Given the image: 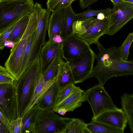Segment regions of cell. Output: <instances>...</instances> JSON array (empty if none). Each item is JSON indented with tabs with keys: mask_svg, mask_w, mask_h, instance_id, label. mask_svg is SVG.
<instances>
[{
	"mask_svg": "<svg viewBox=\"0 0 133 133\" xmlns=\"http://www.w3.org/2000/svg\"><path fill=\"white\" fill-rule=\"evenodd\" d=\"M41 72L39 55L33 60L19 79L14 83L17 118H22L31 100L37 80Z\"/></svg>",
	"mask_w": 133,
	"mask_h": 133,
	"instance_id": "2",
	"label": "cell"
},
{
	"mask_svg": "<svg viewBox=\"0 0 133 133\" xmlns=\"http://www.w3.org/2000/svg\"><path fill=\"white\" fill-rule=\"evenodd\" d=\"M86 127L90 133H123L124 131L118 129L106 124L91 121L86 124Z\"/></svg>",
	"mask_w": 133,
	"mask_h": 133,
	"instance_id": "24",
	"label": "cell"
},
{
	"mask_svg": "<svg viewBox=\"0 0 133 133\" xmlns=\"http://www.w3.org/2000/svg\"><path fill=\"white\" fill-rule=\"evenodd\" d=\"M112 9L109 8L101 10H93L89 9L85 11L75 14V21L82 20L89 18L97 16L99 14L102 13L107 17Z\"/></svg>",
	"mask_w": 133,
	"mask_h": 133,
	"instance_id": "29",
	"label": "cell"
},
{
	"mask_svg": "<svg viewBox=\"0 0 133 133\" xmlns=\"http://www.w3.org/2000/svg\"><path fill=\"white\" fill-rule=\"evenodd\" d=\"M36 29L29 35L26 43L23 58L21 75L33 61V44Z\"/></svg>",
	"mask_w": 133,
	"mask_h": 133,
	"instance_id": "23",
	"label": "cell"
},
{
	"mask_svg": "<svg viewBox=\"0 0 133 133\" xmlns=\"http://www.w3.org/2000/svg\"><path fill=\"white\" fill-rule=\"evenodd\" d=\"M59 90L56 81L47 89L36 105L42 111L52 110L55 106Z\"/></svg>",
	"mask_w": 133,
	"mask_h": 133,
	"instance_id": "14",
	"label": "cell"
},
{
	"mask_svg": "<svg viewBox=\"0 0 133 133\" xmlns=\"http://www.w3.org/2000/svg\"><path fill=\"white\" fill-rule=\"evenodd\" d=\"M62 56L55 58L42 72L45 81H49L53 79L58 75V67Z\"/></svg>",
	"mask_w": 133,
	"mask_h": 133,
	"instance_id": "26",
	"label": "cell"
},
{
	"mask_svg": "<svg viewBox=\"0 0 133 133\" xmlns=\"http://www.w3.org/2000/svg\"><path fill=\"white\" fill-rule=\"evenodd\" d=\"M98 0H79V4L82 9L84 10Z\"/></svg>",
	"mask_w": 133,
	"mask_h": 133,
	"instance_id": "36",
	"label": "cell"
},
{
	"mask_svg": "<svg viewBox=\"0 0 133 133\" xmlns=\"http://www.w3.org/2000/svg\"><path fill=\"white\" fill-rule=\"evenodd\" d=\"M34 11L36 16L37 27L33 42V60L39 54L42 47L46 42L45 37L50 13L47 9L43 8L38 2L34 4Z\"/></svg>",
	"mask_w": 133,
	"mask_h": 133,
	"instance_id": "8",
	"label": "cell"
},
{
	"mask_svg": "<svg viewBox=\"0 0 133 133\" xmlns=\"http://www.w3.org/2000/svg\"><path fill=\"white\" fill-rule=\"evenodd\" d=\"M0 110L10 122L17 118V106L14 84L1 102Z\"/></svg>",
	"mask_w": 133,
	"mask_h": 133,
	"instance_id": "15",
	"label": "cell"
},
{
	"mask_svg": "<svg viewBox=\"0 0 133 133\" xmlns=\"http://www.w3.org/2000/svg\"><path fill=\"white\" fill-rule=\"evenodd\" d=\"M96 44L98 50L95 55L97 63L87 79L95 77L99 84L104 86L112 78L133 75V60L122 59L120 46H112L106 49L99 41Z\"/></svg>",
	"mask_w": 133,
	"mask_h": 133,
	"instance_id": "1",
	"label": "cell"
},
{
	"mask_svg": "<svg viewBox=\"0 0 133 133\" xmlns=\"http://www.w3.org/2000/svg\"><path fill=\"white\" fill-rule=\"evenodd\" d=\"M75 14L71 5L66 8L62 37L67 36L72 32V25L75 21Z\"/></svg>",
	"mask_w": 133,
	"mask_h": 133,
	"instance_id": "27",
	"label": "cell"
},
{
	"mask_svg": "<svg viewBox=\"0 0 133 133\" xmlns=\"http://www.w3.org/2000/svg\"><path fill=\"white\" fill-rule=\"evenodd\" d=\"M133 41V33L129 34L122 45L120 46L121 58L124 61H128L130 48Z\"/></svg>",
	"mask_w": 133,
	"mask_h": 133,
	"instance_id": "31",
	"label": "cell"
},
{
	"mask_svg": "<svg viewBox=\"0 0 133 133\" xmlns=\"http://www.w3.org/2000/svg\"><path fill=\"white\" fill-rule=\"evenodd\" d=\"M121 103L130 130L133 133V94L124 93L121 97Z\"/></svg>",
	"mask_w": 133,
	"mask_h": 133,
	"instance_id": "21",
	"label": "cell"
},
{
	"mask_svg": "<svg viewBox=\"0 0 133 133\" xmlns=\"http://www.w3.org/2000/svg\"><path fill=\"white\" fill-rule=\"evenodd\" d=\"M91 121L102 123L124 131L128 123L122 109L118 108L105 111L95 117H92Z\"/></svg>",
	"mask_w": 133,
	"mask_h": 133,
	"instance_id": "12",
	"label": "cell"
},
{
	"mask_svg": "<svg viewBox=\"0 0 133 133\" xmlns=\"http://www.w3.org/2000/svg\"><path fill=\"white\" fill-rule=\"evenodd\" d=\"M86 101L85 91L82 90L71 94L54 108L53 111L61 108L65 109L67 112L73 111L81 107Z\"/></svg>",
	"mask_w": 133,
	"mask_h": 133,
	"instance_id": "18",
	"label": "cell"
},
{
	"mask_svg": "<svg viewBox=\"0 0 133 133\" xmlns=\"http://www.w3.org/2000/svg\"><path fill=\"white\" fill-rule=\"evenodd\" d=\"M52 42L57 43H61L63 42V39L61 36L56 34L54 35L51 38L50 40Z\"/></svg>",
	"mask_w": 133,
	"mask_h": 133,
	"instance_id": "38",
	"label": "cell"
},
{
	"mask_svg": "<svg viewBox=\"0 0 133 133\" xmlns=\"http://www.w3.org/2000/svg\"><path fill=\"white\" fill-rule=\"evenodd\" d=\"M60 71V69L59 68L57 75L53 79L48 82L45 81L42 73L41 72L37 80L31 100L26 111L25 114L37 104L49 88L57 81Z\"/></svg>",
	"mask_w": 133,
	"mask_h": 133,
	"instance_id": "17",
	"label": "cell"
},
{
	"mask_svg": "<svg viewBox=\"0 0 133 133\" xmlns=\"http://www.w3.org/2000/svg\"><path fill=\"white\" fill-rule=\"evenodd\" d=\"M16 22L0 32V50H3L5 47V43L9 40Z\"/></svg>",
	"mask_w": 133,
	"mask_h": 133,
	"instance_id": "33",
	"label": "cell"
},
{
	"mask_svg": "<svg viewBox=\"0 0 133 133\" xmlns=\"http://www.w3.org/2000/svg\"><path fill=\"white\" fill-rule=\"evenodd\" d=\"M66 125L63 133H90L86 127V123L81 119L63 118Z\"/></svg>",
	"mask_w": 133,
	"mask_h": 133,
	"instance_id": "22",
	"label": "cell"
},
{
	"mask_svg": "<svg viewBox=\"0 0 133 133\" xmlns=\"http://www.w3.org/2000/svg\"><path fill=\"white\" fill-rule=\"evenodd\" d=\"M0 119L6 126L10 133V130L9 127L10 122L0 110Z\"/></svg>",
	"mask_w": 133,
	"mask_h": 133,
	"instance_id": "37",
	"label": "cell"
},
{
	"mask_svg": "<svg viewBox=\"0 0 133 133\" xmlns=\"http://www.w3.org/2000/svg\"><path fill=\"white\" fill-rule=\"evenodd\" d=\"M75 0H48L47 9L50 12H54L70 5Z\"/></svg>",
	"mask_w": 133,
	"mask_h": 133,
	"instance_id": "28",
	"label": "cell"
},
{
	"mask_svg": "<svg viewBox=\"0 0 133 133\" xmlns=\"http://www.w3.org/2000/svg\"><path fill=\"white\" fill-rule=\"evenodd\" d=\"M37 27L36 16L34 11L30 15L28 25L23 34L11 48L9 56L4 64L5 67L15 78V81H17L21 75L23 58L27 39Z\"/></svg>",
	"mask_w": 133,
	"mask_h": 133,
	"instance_id": "4",
	"label": "cell"
},
{
	"mask_svg": "<svg viewBox=\"0 0 133 133\" xmlns=\"http://www.w3.org/2000/svg\"><path fill=\"white\" fill-rule=\"evenodd\" d=\"M15 79L5 67L0 65V84H14Z\"/></svg>",
	"mask_w": 133,
	"mask_h": 133,
	"instance_id": "32",
	"label": "cell"
},
{
	"mask_svg": "<svg viewBox=\"0 0 133 133\" xmlns=\"http://www.w3.org/2000/svg\"><path fill=\"white\" fill-rule=\"evenodd\" d=\"M109 23L108 18L99 20L94 17L75 21L72 32L90 45L96 44L101 36L106 34Z\"/></svg>",
	"mask_w": 133,
	"mask_h": 133,
	"instance_id": "5",
	"label": "cell"
},
{
	"mask_svg": "<svg viewBox=\"0 0 133 133\" xmlns=\"http://www.w3.org/2000/svg\"><path fill=\"white\" fill-rule=\"evenodd\" d=\"M14 84H0V102L4 98L6 94L11 90Z\"/></svg>",
	"mask_w": 133,
	"mask_h": 133,
	"instance_id": "35",
	"label": "cell"
},
{
	"mask_svg": "<svg viewBox=\"0 0 133 133\" xmlns=\"http://www.w3.org/2000/svg\"><path fill=\"white\" fill-rule=\"evenodd\" d=\"M113 4L124 3L126 2L123 0H110Z\"/></svg>",
	"mask_w": 133,
	"mask_h": 133,
	"instance_id": "43",
	"label": "cell"
},
{
	"mask_svg": "<svg viewBox=\"0 0 133 133\" xmlns=\"http://www.w3.org/2000/svg\"><path fill=\"white\" fill-rule=\"evenodd\" d=\"M103 86L99 84L85 91L86 101L90 106L92 117L105 111L118 108Z\"/></svg>",
	"mask_w": 133,
	"mask_h": 133,
	"instance_id": "6",
	"label": "cell"
},
{
	"mask_svg": "<svg viewBox=\"0 0 133 133\" xmlns=\"http://www.w3.org/2000/svg\"><path fill=\"white\" fill-rule=\"evenodd\" d=\"M81 90L79 87L76 86L74 83H71L69 84L59 91L55 106L59 104L72 94Z\"/></svg>",
	"mask_w": 133,
	"mask_h": 133,
	"instance_id": "30",
	"label": "cell"
},
{
	"mask_svg": "<svg viewBox=\"0 0 133 133\" xmlns=\"http://www.w3.org/2000/svg\"><path fill=\"white\" fill-rule=\"evenodd\" d=\"M96 54L90 48L81 57L68 62L72 72L74 84L82 83L87 79L94 67Z\"/></svg>",
	"mask_w": 133,
	"mask_h": 133,
	"instance_id": "10",
	"label": "cell"
},
{
	"mask_svg": "<svg viewBox=\"0 0 133 133\" xmlns=\"http://www.w3.org/2000/svg\"><path fill=\"white\" fill-rule=\"evenodd\" d=\"M107 18L109 22L106 34L113 35L133 18V4L125 2L113 4Z\"/></svg>",
	"mask_w": 133,
	"mask_h": 133,
	"instance_id": "7",
	"label": "cell"
},
{
	"mask_svg": "<svg viewBox=\"0 0 133 133\" xmlns=\"http://www.w3.org/2000/svg\"><path fill=\"white\" fill-rule=\"evenodd\" d=\"M62 37L63 53L66 52L67 55L63 58L64 59L71 60L79 58L90 48L85 41L72 32Z\"/></svg>",
	"mask_w": 133,
	"mask_h": 133,
	"instance_id": "11",
	"label": "cell"
},
{
	"mask_svg": "<svg viewBox=\"0 0 133 133\" xmlns=\"http://www.w3.org/2000/svg\"><path fill=\"white\" fill-rule=\"evenodd\" d=\"M0 133H10L8 129L0 119Z\"/></svg>",
	"mask_w": 133,
	"mask_h": 133,
	"instance_id": "39",
	"label": "cell"
},
{
	"mask_svg": "<svg viewBox=\"0 0 133 133\" xmlns=\"http://www.w3.org/2000/svg\"><path fill=\"white\" fill-rule=\"evenodd\" d=\"M66 8L52 12L49 19L47 30L49 40H50L52 36L56 34L62 36Z\"/></svg>",
	"mask_w": 133,
	"mask_h": 133,
	"instance_id": "16",
	"label": "cell"
},
{
	"mask_svg": "<svg viewBox=\"0 0 133 133\" xmlns=\"http://www.w3.org/2000/svg\"><path fill=\"white\" fill-rule=\"evenodd\" d=\"M125 2L133 4V0H123Z\"/></svg>",
	"mask_w": 133,
	"mask_h": 133,
	"instance_id": "44",
	"label": "cell"
},
{
	"mask_svg": "<svg viewBox=\"0 0 133 133\" xmlns=\"http://www.w3.org/2000/svg\"><path fill=\"white\" fill-rule=\"evenodd\" d=\"M23 126L22 118L18 117L10 122V133H21Z\"/></svg>",
	"mask_w": 133,
	"mask_h": 133,
	"instance_id": "34",
	"label": "cell"
},
{
	"mask_svg": "<svg viewBox=\"0 0 133 133\" xmlns=\"http://www.w3.org/2000/svg\"><path fill=\"white\" fill-rule=\"evenodd\" d=\"M15 43L9 40L6 41L5 43V46L11 48L13 47Z\"/></svg>",
	"mask_w": 133,
	"mask_h": 133,
	"instance_id": "41",
	"label": "cell"
},
{
	"mask_svg": "<svg viewBox=\"0 0 133 133\" xmlns=\"http://www.w3.org/2000/svg\"><path fill=\"white\" fill-rule=\"evenodd\" d=\"M33 0H0V32L34 10Z\"/></svg>",
	"mask_w": 133,
	"mask_h": 133,
	"instance_id": "3",
	"label": "cell"
},
{
	"mask_svg": "<svg viewBox=\"0 0 133 133\" xmlns=\"http://www.w3.org/2000/svg\"><path fill=\"white\" fill-rule=\"evenodd\" d=\"M42 111L36 104L25 113L22 118L21 133H35L36 122Z\"/></svg>",
	"mask_w": 133,
	"mask_h": 133,
	"instance_id": "19",
	"label": "cell"
},
{
	"mask_svg": "<svg viewBox=\"0 0 133 133\" xmlns=\"http://www.w3.org/2000/svg\"><path fill=\"white\" fill-rule=\"evenodd\" d=\"M30 15L24 16L16 22L8 40L16 43L21 38L27 27Z\"/></svg>",
	"mask_w": 133,
	"mask_h": 133,
	"instance_id": "25",
	"label": "cell"
},
{
	"mask_svg": "<svg viewBox=\"0 0 133 133\" xmlns=\"http://www.w3.org/2000/svg\"><path fill=\"white\" fill-rule=\"evenodd\" d=\"M97 18L99 20H102L105 18H107V16L104 14L101 13L97 16Z\"/></svg>",
	"mask_w": 133,
	"mask_h": 133,
	"instance_id": "42",
	"label": "cell"
},
{
	"mask_svg": "<svg viewBox=\"0 0 133 133\" xmlns=\"http://www.w3.org/2000/svg\"><path fill=\"white\" fill-rule=\"evenodd\" d=\"M63 52L62 43H56L50 40L46 42L39 54L41 72L55 58L62 56Z\"/></svg>",
	"mask_w": 133,
	"mask_h": 133,
	"instance_id": "13",
	"label": "cell"
},
{
	"mask_svg": "<svg viewBox=\"0 0 133 133\" xmlns=\"http://www.w3.org/2000/svg\"><path fill=\"white\" fill-rule=\"evenodd\" d=\"M62 58L60 63V71L56 81L59 91L71 83H74L72 75L68 63Z\"/></svg>",
	"mask_w": 133,
	"mask_h": 133,
	"instance_id": "20",
	"label": "cell"
},
{
	"mask_svg": "<svg viewBox=\"0 0 133 133\" xmlns=\"http://www.w3.org/2000/svg\"><path fill=\"white\" fill-rule=\"evenodd\" d=\"M54 111L56 112L62 116L64 115L67 112L66 110L64 108L59 109Z\"/></svg>",
	"mask_w": 133,
	"mask_h": 133,
	"instance_id": "40",
	"label": "cell"
},
{
	"mask_svg": "<svg viewBox=\"0 0 133 133\" xmlns=\"http://www.w3.org/2000/svg\"><path fill=\"white\" fill-rule=\"evenodd\" d=\"M66 123L52 110L42 111L37 119L35 133H63Z\"/></svg>",
	"mask_w": 133,
	"mask_h": 133,
	"instance_id": "9",
	"label": "cell"
}]
</instances>
